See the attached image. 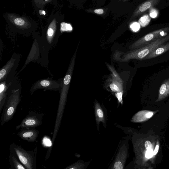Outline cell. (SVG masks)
I'll return each mask as SVG.
<instances>
[{
	"label": "cell",
	"instance_id": "cell-1",
	"mask_svg": "<svg viewBox=\"0 0 169 169\" xmlns=\"http://www.w3.org/2000/svg\"><path fill=\"white\" fill-rule=\"evenodd\" d=\"M115 125L131 136L135 155L133 168H148L150 167V164L154 163L156 157L154 151L159 139L158 136L142 134L131 128L122 126L117 124Z\"/></svg>",
	"mask_w": 169,
	"mask_h": 169
},
{
	"label": "cell",
	"instance_id": "cell-2",
	"mask_svg": "<svg viewBox=\"0 0 169 169\" xmlns=\"http://www.w3.org/2000/svg\"><path fill=\"white\" fill-rule=\"evenodd\" d=\"M77 48L74 54L69 65L68 69L61 84L60 90V98L58 108L57 115L56 118L55 125L53 134L57 136L64 112L65 107L67 102L70 85L74 67H75Z\"/></svg>",
	"mask_w": 169,
	"mask_h": 169
},
{
	"label": "cell",
	"instance_id": "cell-3",
	"mask_svg": "<svg viewBox=\"0 0 169 169\" xmlns=\"http://www.w3.org/2000/svg\"><path fill=\"white\" fill-rule=\"evenodd\" d=\"M168 41L169 35L152 42L143 47L132 50L126 53L117 52L118 53L122 56L118 55L115 54L114 55V58L116 60L122 62H127L132 59L142 60L156 48Z\"/></svg>",
	"mask_w": 169,
	"mask_h": 169
},
{
	"label": "cell",
	"instance_id": "cell-4",
	"mask_svg": "<svg viewBox=\"0 0 169 169\" xmlns=\"http://www.w3.org/2000/svg\"><path fill=\"white\" fill-rule=\"evenodd\" d=\"M21 91L20 88L13 90L8 94L4 105L1 115V123L3 126L13 117L17 107L21 101Z\"/></svg>",
	"mask_w": 169,
	"mask_h": 169
},
{
	"label": "cell",
	"instance_id": "cell-5",
	"mask_svg": "<svg viewBox=\"0 0 169 169\" xmlns=\"http://www.w3.org/2000/svg\"><path fill=\"white\" fill-rule=\"evenodd\" d=\"M37 147L32 150L27 151L15 143L10 146V152L18 158L27 169H37L36 160Z\"/></svg>",
	"mask_w": 169,
	"mask_h": 169
},
{
	"label": "cell",
	"instance_id": "cell-6",
	"mask_svg": "<svg viewBox=\"0 0 169 169\" xmlns=\"http://www.w3.org/2000/svg\"><path fill=\"white\" fill-rule=\"evenodd\" d=\"M122 138L120 141L116 153L112 162L109 166L110 169H124L127 160L130 156L129 152V141L131 138L130 135Z\"/></svg>",
	"mask_w": 169,
	"mask_h": 169
},
{
	"label": "cell",
	"instance_id": "cell-7",
	"mask_svg": "<svg viewBox=\"0 0 169 169\" xmlns=\"http://www.w3.org/2000/svg\"><path fill=\"white\" fill-rule=\"evenodd\" d=\"M169 31V27L158 29L148 34L135 41L129 47L133 50L144 47L156 40L166 36Z\"/></svg>",
	"mask_w": 169,
	"mask_h": 169
},
{
	"label": "cell",
	"instance_id": "cell-8",
	"mask_svg": "<svg viewBox=\"0 0 169 169\" xmlns=\"http://www.w3.org/2000/svg\"><path fill=\"white\" fill-rule=\"evenodd\" d=\"M107 66L111 73L112 83L109 86L112 92H115V96L117 98L118 103L122 105L123 104V82L114 67L110 65Z\"/></svg>",
	"mask_w": 169,
	"mask_h": 169
},
{
	"label": "cell",
	"instance_id": "cell-9",
	"mask_svg": "<svg viewBox=\"0 0 169 169\" xmlns=\"http://www.w3.org/2000/svg\"><path fill=\"white\" fill-rule=\"evenodd\" d=\"M43 117L42 113H38L36 112H31L21 121V123L16 126V130L35 128L39 126L42 124Z\"/></svg>",
	"mask_w": 169,
	"mask_h": 169
},
{
	"label": "cell",
	"instance_id": "cell-10",
	"mask_svg": "<svg viewBox=\"0 0 169 169\" xmlns=\"http://www.w3.org/2000/svg\"><path fill=\"white\" fill-rule=\"evenodd\" d=\"M62 81V80L56 81L48 79L38 80L31 86L30 90L31 94H32L36 90L39 89L60 91Z\"/></svg>",
	"mask_w": 169,
	"mask_h": 169
},
{
	"label": "cell",
	"instance_id": "cell-11",
	"mask_svg": "<svg viewBox=\"0 0 169 169\" xmlns=\"http://www.w3.org/2000/svg\"><path fill=\"white\" fill-rule=\"evenodd\" d=\"M95 120L97 130L100 132V124L102 122L104 128L106 127L108 122V114L106 108L103 104L101 105L96 100L94 102Z\"/></svg>",
	"mask_w": 169,
	"mask_h": 169
},
{
	"label": "cell",
	"instance_id": "cell-12",
	"mask_svg": "<svg viewBox=\"0 0 169 169\" xmlns=\"http://www.w3.org/2000/svg\"><path fill=\"white\" fill-rule=\"evenodd\" d=\"M19 61V57L13 55L6 64L0 70V82L5 80L11 71L16 67Z\"/></svg>",
	"mask_w": 169,
	"mask_h": 169
},
{
	"label": "cell",
	"instance_id": "cell-13",
	"mask_svg": "<svg viewBox=\"0 0 169 169\" xmlns=\"http://www.w3.org/2000/svg\"><path fill=\"white\" fill-rule=\"evenodd\" d=\"M39 132L35 128H24L21 130L17 134V136L23 140L34 142L37 140Z\"/></svg>",
	"mask_w": 169,
	"mask_h": 169
},
{
	"label": "cell",
	"instance_id": "cell-14",
	"mask_svg": "<svg viewBox=\"0 0 169 169\" xmlns=\"http://www.w3.org/2000/svg\"><path fill=\"white\" fill-rule=\"evenodd\" d=\"M158 112H159V110L152 111L143 110L139 111L133 116L130 122L134 123H140L146 122Z\"/></svg>",
	"mask_w": 169,
	"mask_h": 169
},
{
	"label": "cell",
	"instance_id": "cell-15",
	"mask_svg": "<svg viewBox=\"0 0 169 169\" xmlns=\"http://www.w3.org/2000/svg\"><path fill=\"white\" fill-rule=\"evenodd\" d=\"M57 31L56 23L53 21L48 26L45 34V39L50 46H52L56 43Z\"/></svg>",
	"mask_w": 169,
	"mask_h": 169
},
{
	"label": "cell",
	"instance_id": "cell-16",
	"mask_svg": "<svg viewBox=\"0 0 169 169\" xmlns=\"http://www.w3.org/2000/svg\"><path fill=\"white\" fill-rule=\"evenodd\" d=\"M161 0H147L140 5H139L135 10L134 14L132 15L130 19L136 18L139 15L143 13L146 11L148 9L152 7L153 6L157 5Z\"/></svg>",
	"mask_w": 169,
	"mask_h": 169
},
{
	"label": "cell",
	"instance_id": "cell-17",
	"mask_svg": "<svg viewBox=\"0 0 169 169\" xmlns=\"http://www.w3.org/2000/svg\"><path fill=\"white\" fill-rule=\"evenodd\" d=\"M11 82L7 84L5 80L1 82L0 84V113L3 110L7 96V93Z\"/></svg>",
	"mask_w": 169,
	"mask_h": 169
},
{
	"label": "cell",
	"instance_id": "cell-18",
	"mask_svg": "<svg viewBox=\"0 0 169 169\" xmlns=\"http://www.w3.org/2000/svg\"><path fill=\"white\" fill-rule=\"evenodd\" d=\"M169 50V42H166L160 45L155 49L154 50L150 53L144 59H150L156 57Z\"/></svg>",
	"mask_w": 169,
	"mask_h": 169
},
{
	"label": "cell",
	"instance_id": "cell-19",
	"mask_svg": "<svg viewBox=\"0 0 169 169\" xmlns=\"http://www.w3.org/2000/svg\"><path fill=\"white\" fill-rule=\"evenodd\" d=\"M169 96V78L166 79L160 86L156 102L162 101Z\"/></svg>",
	"mask_w": 169,
	"mask_h": 169
},
{
	"label": "cell",
	"instance_id": "cell-20",
	"mask_svg": "<svg viewBox=\"0 0 169 169\" xmlns=\"http://www.w3.org/2000/svg\"><path fill=\"white\" fill-rule=\"evenodd\" d=\"M9 164L11 169H27L22 163L19 161L13 154L10 153Z\"/></svg>",
	"mask_w": 169,
	"mask_h": 169
},
{
	"label": "cell",
	"instance_id": "cell-21",
	"mask_svg": "<svg viewBox=\"0 0 169 169\" xmlns=\"http://www.w3.org/2000/svg\"><path fill=\"white\" fill-rule=\"evenodd\" d=\"M91 160L84 162L83 160H79L77 162L67 166L65 169H86L90 164Z\"/></svg>",
	"mask_w": 169,
	"mask_h": 169
},
{
	"label": "cell",
	"instance_id": "cell-22",
	"mask_svg": "<svg viewBox=\"0 0 169 169\" xmlns=\"http://www.w3.org/2000/svg\"><path fill=\"white\" fill-rule=\"evenodd\" d=\"M150 20L151 18L149 17L148 16L146 15L144 16L141 17L139 19V22L141 26L144 27L149 24Z\"/></svg>",
	"mask_w": 169,
	"mask_h": 169
},
{
	"label": "cell",
	"instance_id": "cell-23",
	"mask_svg": "<svg viewBox=\"0 0 169 169\" xmlns=\"http://www.w3.org/2000/svg\"><path fill=\"white\" fill-rule=\"evenodd\" d=\"M73 30L71 25L68 23H63L61 24V31L62 32H71Z\"/></svg>",
	"mask_w": 169,
	"mask_h": 169
},
{
	"label": "cell",
	"instance_id": "cell-24",
	"mask_svg": "<svg viewBox=\"0 0 169 169\" xmlns=\"http://www.w3.org/2000/svg\"><path fill=\"white\" fill-rule=\"evenodd\" d=\"M14 23L16 25L19 26H23L25 24L24 20L20 18H16L14 20Z\"/></svg>",
	"mask_w": 169,
	"mask_h": 169
},
{
	"label": "cell",
	"instance_id": "cell-25",
	"mask_svg": "<svg viewBox=\"0 0 169 169\" xmlns=\"http://www.w3.org/2000/svg\"><path fill=\"white\" fill-rule=\"evenodd\" d=\"M130 28H131L133 31H136L138 30L139 28H140V26H139V25L138 23H134L131 25Z\"/></svg>",
	"mask_w": 169,
	"mask_h": 169
},
{
	"label": "cell",
	"instance_id": "cell-26",
	"mask_svg": "<svg viewBox=\"0 0 169 169\" xmlns=\"http://www.w3.org/2000/svg\"><path fill=\"white\" fill-rule=\"evenodd\" d=\"M95 13L98 15H102L104 13V11L102 9H95L94 11Z\"/></svg>",
	"mask_w": 169,
	"mask_h": 169
},
{
	"label": "cell",
	"instance_id": "cell-27",
	"mask_svg": "<svg viewBox=\"0 0 169 169\" xmlns=\"http://www.w3.org/2000/svg\"><path fill=\"white\" fill-rule=\"evenodd\" d=\"M157 13L156 12V11H152L150 14V16L152 18H155L157 16Z\"/></svg>",
	"mask_w": 169,
	"mask_h": 169
},
{
	"label": "cell",
	"instance_id": "cell-28",
	"mask_svg": "<svg viewBox=\"0 0 169 169\" xmlns=\"http://www.w3.org/2000/svg\"><path fill=\"white\" fill-rule=\"evenodd\" d=\"M128 1V0H123V1Z\"/></svg>",
	"mask_w": 169,
	"mask_h": 169
}]
</instances>
